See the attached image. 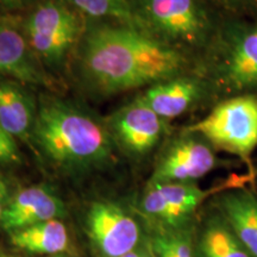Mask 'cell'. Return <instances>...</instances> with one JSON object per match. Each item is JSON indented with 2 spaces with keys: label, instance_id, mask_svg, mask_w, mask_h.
Returning a JSON list of instances; mask_svg holds the SVG:
<instances>
[{
  "label": "cell",
  "instance_id": "6da1fadb",
  "mask_svg": "<svg viewBox=\"0 0 257 257\" xmlns=\"http://www.w3.org/2000/svg\"><path fill=\"white\" fill-rule=\"evenodd\" d=\"M189 59L138 28L87 21L69 68L96 96L147 88L184 75Z\"/></svg>",
  "mask_w": 257,
  "mask_h": 257
},
{
  "label": "cell",
  "instance_id": "7a4b0ae2",
  "mask_svg": "<svg viewBox=\"0 0 257 257\" xmlns=\"http://www.w3.org/2000/svg\"><path fill=\"white\" fill-rule=\"evenodd\" d=\"M31 146L54 167L70 174L104 168L117 149L105 119L81 102L54 92L38 94Z\"/></svg>",
  "mask_w": 257,
  "mask_h": 257
},
{
  "label": "cell",
  "instance_id": "3957f363",
  "mask_svg": "<svg viewBox=\"0 0 257 257\" xmlns=\"http://www.w3.org/2000/svg\"><path fill=\"white\" fill-rule=\"evenodd\" d=\"M86 24V18L66 0H41L22 19L31 50L56 80L69 68Z\"/></svg>",
  "mask_w": 257,
  "mask_h": 257
},
{
  "label": "cell",
  "instance_id": "277c9868",
  "mask_svg": "<svg viewBox=\"0 0 257 257\" xmlns=\"http://www.w3.org/2000/svg\"><path fill=\"white\" fill-rule=\"evenodd\" d=\"M140 28L182 55L205 53L216 29L200 0H135Z\"/></svg>",
  "mask_w": 257,
  "mask_h": 257
},
{
  "label": "cell",
  "instance_id": "5b68a950",
  "mask_svg": "<svg viewBox=\"0 0 257 257\" xmlns=\"http://www.w3.org/2000/svg\"><path fill=\"white\" fill-rule=\"evenodd\" d=\"M206 54L211 82L225 93L238 96L257 91V24L217 34Z\"/></svg>",
  "mask_w": 257,
  "mask_h": 257
},
{
  "label": "cell",
  "instance_id": "8992f818",
  "mask_svg": "<svg viewBox=\"0 0 257 257\" xmlns=\"http://www.w3.org/2000/svg\"><path fill=\"white\" fill-rule=\"evenodd\" d=\"M186 131L200 135L212 147L246 159L257 147V96L227 99Z\"/></svg>",
  "mask_w": 257,
  "mask_h": 257
},
{
  "label": "cell",
  "instance_id": "52a82bcc",
  "mask_svg": "<svg viewBox=\"0 0 257 257\" xmlns=\"http://www.w3.org/2000/svg\"><path fill=\"white\" fill-rule=\"evenodd\" d=\"M85 229L98 257H119L137 249L144 239L142 227L121 205L96 200L86 212Z\"/></svg>",
  "mask_w": 257,
  "mask_h": 257
},
{
  "label": "cell",
  "instance_id": "ba28073f",
  "mask_svg": "<svg viewBox=\"0 0 257 257\" xmlns=\"http://www.w3.org/2000/svg\"><path fill=\"white\" fill-rule=\"evenodd\" d=\"M0 76L56 92L60 81L42 67L25 37L22 19L0 14Z\"/></svg>",
  "mask_w": 257,
  "mask_h": 257
},
{
  "label": "cell",
  "instance_id": "9c48e42d",
  "mask_svg": "<svg viewBox=\"0 0 257 257\" xmlns=\"http://www.w3.org/2000/svg\"><path fill=\"white\" fill-rule=\"evenodd\" d=\"M105 121L117 149L134 157L152 153L167 131V120L138 96L106 117Z\"/></svg>",
  "mask_w": 257,
  "mask_h": 257
},
{
  "label": "cell",
  "instance_id": "30bf717a",
  "mask_svg": "<svg viewBox=\"0 0 257 257\" xmlns=\"http://www.w3.org/2000/svg\"><path fill=\"white\" fill-rule=\"evenodd\" d=\"M176 138L160 156L152 182H193L216 167V155L204 137L186 131Z\"/></svg>",
  "mask_w": 257,
  "mask_h": 257
},
{
  "label": "cell",
  "instance_id": "8fae6325",
  "mask_svg": "<svg viewBox=\"0 0 257 257\" xmlns=\"http://www.w3.org/2000/svg\"><path fill=\"white\" fill-rule=\"evenodd\" d=\"M66 214V205L53 189L47 185H34L12 195L0 220V227L11 233L43 221L61 219Z\"/></svg>",
  "mask_w": 257,
  "mask_h": 257
},
{
  "label": "cell",
  "instance_id": "7c38bea8",
  "mask_svg": "<svg viewBox=\"0 0 257 257\" xmlns=\"http://www.w3.org/2000/svg\"><path fill=\"white\" fill-rule=\"evenodd\" d=\"M204 80L179 75L144 88L137 96L165 120L180 117L194 107L207 92Z\"/></svg>",
  "mask_w": 257,
  "mask_h": 257
},
{
  "label": "cell",
  "instance_id": "4fadbf2b",
  "mask_svg": "<svg viewBox=\"0 0 257 257\" xmlns=\"http://www.w3.org/2000/svg\"><path fill=\"white\" fill-rule=\"evenodd\" d=\"M37 107L32 87L0 76V123L10 136L31 146Z\"/></svg>",
  "mask_w": 257,
  "mask_h": 257
},
{
  "label": "cell",
  "instance_id": "5bb4252c",
  "mask_svg": "<svg viewBox=\"0 0 257 257\" xmlns=\"http://www.w3.org/2000/svg\"><path fill=\"white\" fill-rule=\"evenodd\" d=\"M219 207L237 238L257 257V198L246 191L230 192L220 198Z\"/></svg>",
  "mask_w": 257,
  "mask_h": 257
},
{
  "label": "cell",
  "instance_id": "9a60e30c",
  "mask_svg": "<svg viewBox=\"0 0 257 257\" xmlns=\"http://www.w3.org/2000/svg\"><path fill=\"white\" fill-rule=\"evenodd\" d=\"M9 234L16 248L31 253L53 256L60 255L68 249V231L60 219L31 225Z\"/></svg>",
  "mask_w": 257,
  "mask_h": 257
},
{
  "label": "cell",
  "instance_id": "2e32d148",
  "mask_svg": "<svg viewBox=\"0 0 257 257\" xmlns=\"http://www.w3.org/2000/svg\"><path fill=\"white\" fill-rule=\"evenodd\" d=\"M197 257H252L229 224L221 218L211 219L199 237Z\"/></svg>",
  "mask_w": 257,
  "mask_h": 257
},
{
  "label": "cell",
  "instance_id": "e0dca14e",
  "mask_svg": "<svg viewBox=\"0 0 257 257\" xmlns=\"http://www.w3.org/2000/svg\"><path fill=\"white\" fill-rule=\"evenodd\" d=\"M86 21L118 23L140 28L135 0H66ZM142 30V29H141Z\"/></svg>",
  "mask_w": 257,
  "mask_h": 257
},
{
  "label": "cell",
  "instance_id": "ac0fdd59",
  "mask_svg": "<svg viewBox=\"0 0 257 257\" xmlns=\"http://www.w3.org/2000/svg\"><path fill=\"white\" fill-rule=\"evenodd\" d=\"M152 182V181H149ZM159 189L176 216L184 223L194 213L210 192H205L193 182H152Z\"/></svg>",
  "mask_w": 257,
  "mask_h": 257
},
{
  "label": "cell",
  "instance_id": "d6986e66",
  "mask_svg": "<svg viewBox=\"0 0 257 257\" xmlns=\"http://www.w3.org/2000/svg\"><path fill=\"white\" fill-rule=\"evenodd\" d=\"M174 257H197L191 238L181 229H165L157 233Z\"/></svg>",
  "mask_w": 257,
  "mask_h": 257
},
{
  "label": "cell",
  "instance_id": "ffe728a7",
  "mask_svg": "<svg viewBox=\"0 0 257 257\" xmlns=\"http://www.w3.org/2000/svg\"><path fill=\"white\" fill-rule=\"evenodd\" d=\"M22 161L17 141L6 133L0 123V165L11 166L17 165Z\"/></svg>",
  "mask_w": 257,
  "mask_h": 257
},
{
  "label": "cell",
  "instance_id": "44dd1931",
  "mask_svg": "<svg viewBox=\"0 0 257 257\" xmlns=\"http://www.w3.org/2000/svg\"><path fill=\"white\" fill-rule=\"evenodd\" d=\"M41 0H0V14L11 15L21 10L31 9Z\"/></svg>",
  "mask_w": 257,
  "mask_h": 257
},
{
  "label": "cell",
  "instance_id": "7402d4cb",
  "mask_svg": "<svg viewBox=\"0 0 257 257\" xmlns=\"http://www.w3.org/2000/svg\"><path fill=\"white\" fill-rule=\"evenodd\" d=\"M11 193H10V187L5 179L0 175V220H2L3 214H4L5 208L8 206L10 199H11Z\"/></svg>",
  "mask_w": 257,
  "mask_h": 257
},
{
  "label": "cell",
  "instance_id": "603a6c76",
  "mask_svg": "<svg viewBox=\"0 0 257 257\" xmlns=\"http://www.w3.org/2000/svg\"><path fill=\"white\" fill-rule=\"evenodd\" d=\"M150 238H152L154 248H155L157 255H159L160 257H174L168 246H167V244L163 242V239L161 238L159 234L156 233L155 236L150 237Z\"/></svg>",
  "mask_w": 257,
  "mask_h": 257
},
{
  "label": "cell",
  "instance_id": "cb8c5ba5",
  "mask_svg": "<svg viewBox=\"0 0 257 257\" xmlns=\"http://www.w3.org/2000/svg\"><path fill=\"white\" fill-rule=\"evenodd\" d=\"M140 257H160L157 255L155 248H154L152 238L150 237H144L142 245H141V256Z\"/></svg>",
  "mask_w": 257,
  "mask_h": 257
},
{
  "label": "cell",
  "instance_id": "d4e9b609",
  "mask_svg": "<svg viewBox=\"0 0 257 257\" xmlns=\"http://www.w3.org/2000/svg\"><path fill=\"white\" fill-rule=\"evenodd\" d=\"M226 6H248L257 4V0H216Z\"/></svg>",
  "mask_w": 257,
  "mask_h": 257
},
{
  "label": "cell",
  "instance_id": "484cf974",
  "mask_svg": "<svg viewBox=\"0 0 257 257\" xmlns=\"http://www.w3.org/2000/svg\"><path fill=\"white\" fill-rule=\"evenodd\" d=\"M141 245H142V244H141ZM141 245L138 246L137 249L133 250V251H130V252H127V253H124V255H121L119 257H140L141 256Z\"/></svg>",
  "mask_w": 257,
  "mask_h": 257
},
{
  "label": "cell",
  "instance_id": "4316f807",
  "mask_svg": "<svg viewBox=\"0 0 257 257\" xmlns=\"http://www.w3.org/2000/svg\"><path fill=\"white\" fill-rule=\"evenodd\" d=\"M0 257H18V256L12 255V253H9V252H0Z\"/></svg>",
  "mask_w": 257,
  "mask_h": 257
},
{
  "label": "cell",
  "instance_id": "83f0119b",
  "mask_svg": "<svg viewBox=\"0 0 257 257\" xmlns=\"http://www.w3.org/2000/svg\"><path fill=\"white\" fill-rule=\"evenodd\" d=\"M49 257H64L62 253H60V255H53V256H49Z\"/></svg>",
  "mask_w": 257,
  "mask_h": 257
}]
</instances>
